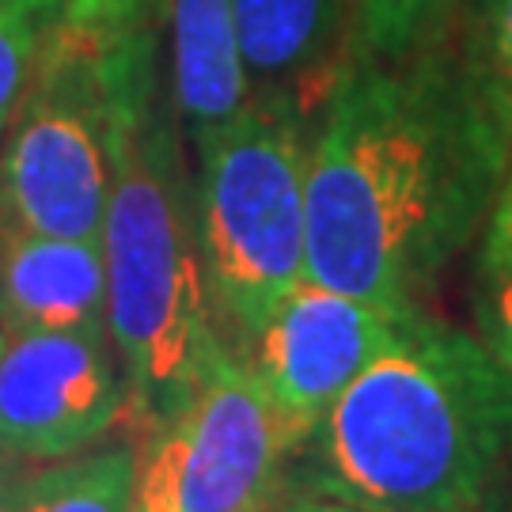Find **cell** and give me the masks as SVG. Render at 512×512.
<instances>
[{"label": "cell", "mask_w": 512, "mask_h": 512, "mask_svg": "<svg viewBox=\"0 0 512 512\" xmlns=\"http://www.w3.org/2000/svg\"><path fill=\"white\" fill-rule=\"evenodd\" d=\"M509 156V137L440 46L342 65L311 133L308 277L421 311L486 228Z\"/></svg>", "instance_id": "cell-1"}, {"label": "cell", "mask_w": 512, "mask_h": 512, "mask_svg": "<svg viewBox=\"0 0 512 512\" xmlns=\"http://www.w3.org/2000/svg\"><path fill=\"white\" fill-rule=\"evenodd\" d=\"M512 475V372L478 334L410 311L296 452L285 490L368 512H494Z\"/></svg>", "instance_id": "cell-2"}, {"label": "cell", "mask_w": 512, "mask_h": 512, "mask_svg": "<svg viewBox=\"0 0 512 512\" xmlns=\"http://www.w3.org/2000/svg\"><path fill=\"white\" fill-rule=\"evenodd\" d=\"M103 262L107 330L129 387V421L145 429L183 403L228 346L205 281L194 179L160 99L156 42L145 23L122 31Z\"/></svg>", "instance_id": "cell-3"}, {"label": "cell", "mask_w": 512, "mask_h": 512, "mask_svg": "<svg viewBox=\"0 0 512 512\" xmlns=\"http://www.w3.org/2000/svg\"><path fill=\"white\" fill-rule=\"evenodd\" d=\"M194 152L205 281L220 338L239 353L308 277V114L251 95Z\"/></svg>", "instance_id": "cell-4"}, {"label": "cell", "mask_w": 512, "mask_h": 512, "mask_svg": "<svg viewBox=\"0 0 512 512\" xmlns=\"http://www.w3.org/2000/svg\"><path fill=\"white\" fill-rule=\"evenodd\" d=\"M122 31L65 16L0 145V217L27 232L103 239Z\"/></svg>", "instance_id": "cell-5"}, {"label": "cell", "mask_w": 512, "mask_h": 512, "mask_svg": "<svg viewBox=\"0 0 512 512\" xmlns=\"http://www.w3.org/2000/svg\"><path fill=\"white\" fill-rule=\"evenodd\" d=\"M293 444L270 391L232 346L137 440L133 512H243L281 494Z\"/></svg>", "instance_id": "cell-6"}, {"label": "cell", "mask_w": 512, "mask_h": 512, "mask_svg": "<svg viewBox=\"0 0 512 512\" xmlns=\"http://www.w3.org/2000/svg\"><path fill=\"white\" fill-rule=\"evenodd\" d=\"M129 418V387L107 327L12 330L0 342V448L57 463Z\"/></svg>", "instance_id": "cell-7"}, {"label": "cell", "mask_w": 512, "mask_h": 512, "mask_svg": "<svg viewBox=\"0 0 512 512\" xmlns=\"http://www.w3.org/2000/svg\"><path fill=\"white\" fill-rule=\"evenodd\" d=\"M406 315L304 277L239 349L285 421L293 459L342 391L391 346Z\"/></svg>", "instance_id": "cell-8"}, {"label": "cell", "mask_w": 512, "mask_h": 512, "mask_svg": "<svg viewBox=\"0 0 512 512\" xmlns=\"http://www.w3.org/2000/svg\"><path fill=\"white\" fill-rule=\"evenodd\" d=\"M107 327L103 239L27 232L0 217V330Z\"/></svg>", "instance_id": "cell-9"}, {"label": "cell", "mask_w": 512, "mask_h": 512, "mask_svg": "<svg viewBox=\"0 0 512 512\" xmlns=\"http://www.w3.org/2000/svg\"><path fill=\"white\" fill-rule=\"evenodd\" d=\"M175 110L194 145L251 103L236 46V0H167Z\"/></svg>", "instance_id": "cell-10"}, {"label": "cell", "mask_w": 512, "mask_h": 512, "mask_svg": "<svg viewBox=\"0 0 512 512\" xmlns=\"http://www.w3.org/2000/svg\"><path fill=\"white\" fill-rule=\"evenodd\" d=\"M338 35V0H236V46L251 95L285 99L308 114V92L327 99L319 80Z\"/></svg>", "instance_id": "cell-11"}, {"label": "cell", "mask_w": 512, "mask_h": 512, "mask_svg": "<svg viewBox=\"0 0 512 512\" xmlns=\"http://www.w3.org/2000/svg\"><path fill=\"white\" fill-rule=\"evenodd\" d=\"M137 448L107 444L27 475L12 512H133Z\"/></svg>", "instance_id": "cell-12"}, {"label": "cell", "mask_w": 512, "mask_h": 512, "mask_svg": "<svg viewBox=\"0 0 512 512\" xmlns=\"http://www.w3.org/2000/svg\"><path fill=\"white\" fill-rule=\"evenodd\" d=\"M456 61L512 145V0H471Z\"/></svg>", "instance_id": "cell-13"}, {"label": "cell", "mask_w": 512, "mask_h": 512, "mask_svg": "<svg viewBox=\"0 0 512 512\" xmlns=\"http://www.w3.org/2000/svg\"><path fill=\"white\" fill-rule=\"evenodd\" d=\"M69 16V0H0V133L38 69L46 42Z\"/></svg>", "instance_id": "cell-14"}, {"label": "cell", "mask_w": 512, "mask_h": 512, "mask_svg": "<svg viewBox=\"0 0 512 512\" xmlns=\"http://www.w3.org/2000/svg\"><path fill=\"white\" fill-rule=\"evenodd\" d=\"M361 54L403 61L437 46L459 0H349Z\"/></svg>", "instance_id": "cell-15"}, {"label": "cell", "mask_w": 512, "mask_h": 512, "mask_svg": "<svg viewBox=\"0 0 512 512\" xmlns=\"http://www.w3.org/2000/svg\"><path fill=\"white\" fill-rule=\"evenodd\" d=\"M475 327L478 342L512 372V262L478 270Z\"/></svg>", "instance_id": "cell-16"}, {"label": "cell", "mask_w": 512, "mask_h": 512, "mask_svg": "<svg viewBox=\"0 0 512 512\" xmlns=\"http://www.w3.org/2000/svg\"><path fill=\"white\" fill-rule=\"evenodd\" d=\"M512 262V156L505 167V179L497 186L494 209L486 217L482 239H478V270H494Z\"/></svg>", "instance_id": "cell-17"}, {"label": "cell", "mask_w": 512, "mask_h": 512, "mask_svg": "<svg viewBox=\"0 0 512 512\" xmlns=\"http://www.w3.org/2000/svg\"><path fill=\"white\" fill-rule=\"evenodd\" d=\"M156 0H69V19L99 31H129L141 27Z\"/></svg>", "instance_id": "cell-18"}, {"label": "cell", "mask_w": 512, "mask_h": 512, "mask_svg": "<svg viewBox=\"0 0 512 512\" xmlns=\"http://www.w3.org/2000/svg\"><path fill=\"white\" fill-rule=\"evenodd\" d=\"M274 512H368V509H361V505H349V501H338V497L304 494V490H285Z\"/></svg>", "instance_id": "cell-19"}, {"label": "cell", "mask_w": 512, "mask_h": 512, "mask_svg": "<svg viewBox=\"0 0 512 512\" xmlns=\"http://www.w3.org/2000/svg\"><path fill=\"white\" fill-rule=\"evenodd\" d=\"M23 478H27V463L16 456H8V452L0 448V512L16 509V497H19Z\"/></svg>", "instance_id": "cell-20"}, {"label": "cell", "mask_w": 512, "mask_h": 512, "mask_svg": "<svg viewBox=\"0 0 512 512\" xmlns=\"http://www.w3.org/2000/svg\"><path fill=\"white\" fill-rule=\"evenodd\" d=\"M281 494H285V490H281ZM281 494L262 497V501H255V505H247L243 512H274V509H277V501H281Z\"/></svg>", "instance_id": "cell-21"}, {"label": "cell", "mask_w": 512, "mask_h": 512, "mask_svg": "<svg viewBox=\"0 0 512 512\" xmlns=\"http://www.w3.org/2000/svg\"><path fill=\"white\" fill-rule=\"evenodd\" d=\"M0 342H4V330H0Z\"/></svg>", "instance_id": "cell-22"}]
</instances>
